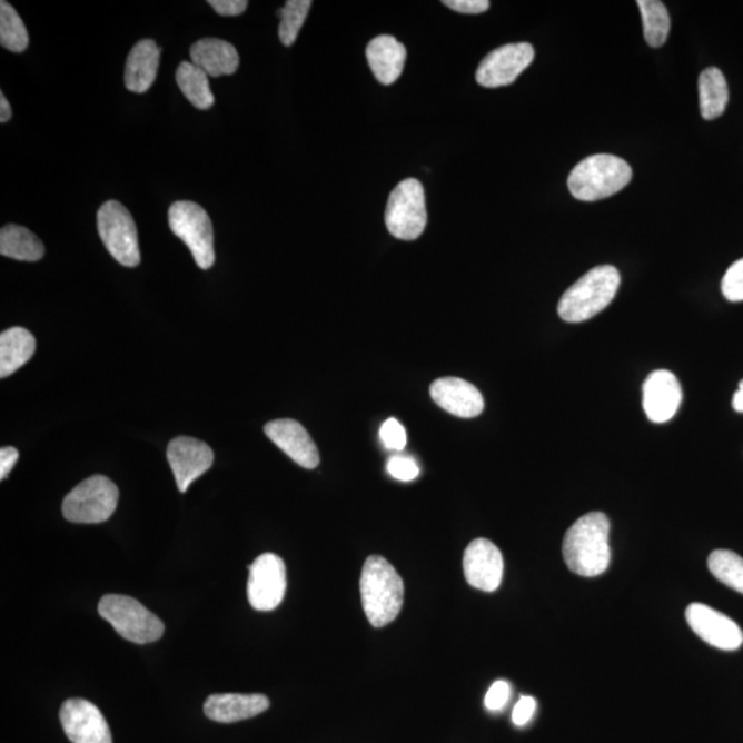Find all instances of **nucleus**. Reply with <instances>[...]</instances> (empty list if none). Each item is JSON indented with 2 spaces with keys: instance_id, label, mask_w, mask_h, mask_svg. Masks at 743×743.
I'll use <instances>...</instances> for the list:
<instances>
[{
  "instance_id": "37",
  "label": "nucleus",
  "mask_w": 743,
  "mask_h": 743,
  "mask_svg": "<svg viewBox=\"0 0 743 743\" xmlns=\"http://www.w3.org/2000/svg\"><path fill=\"white\" fill-rule=\"evenodd\" d=\"M208 4H210L219 16L224 17L240 16L248 8L247 0H210Z\"/></svg>"
},
{
  "instance_id": "36",
  "label": "nucleus",
  "mask_w": 743,
  "mask_h": 743,
  "mask_svg": "<svg viewBox=\"0 0 743 743\" xmlns=\"http://www.w3.org/2000/svg\"><path fill=\"white\" fill-rule=\"evenodd\" d=\"M443 3L463 14H481L491 8V2L487 0H445Z\"/></svg>"
},
{
  "instance_id": "15",
  "label": "nucleus",
  "mask_w": 743,
  "mask_h": 743,
  "mask_svg": "<svg viewBox=\"0 0 743 743\" xmlns=\"http://www.w3.org/2000/svg\"><path fill=\"white\" fill-rule=\"evenodd\" d=\"M464 576L474 588L495 592L502 584L504 561L501 549L486 538L474 539L463 557Z\"/></svg>"
},
{
  "instance_id": "12",
  "label": "nucleus",
  "mask_w": 743,
  "mask_h": 743,
  "mask_svg": "<svg viewBox=\"0 0 743 743\" xmlns=\"http://www.w3.org/2000/svg\"><path fill=\"white\" fill-rule=\"evenodd\" d=\"M60 720L63 733L72 743H112L106 717L89 701L72 699L63 702Z\"/></svg>"
},
{
  "instance_id": "9",
  "label": "nucleus",
  "mask_w": 743,
  "mask_h": 743,
  "mask_svg": "<svg viewBox=\"0 0 743 743\" xmlns=\"http://www.w3.org/2000/svg\"><path fill=\"white\" fill-rule=\"evenodd\" d=\"M97 228L103 246L120 265L141 264L138 231L131 214L119 201L110 200L97 214Z\"/></svg>"
},
{
  "instance_id": "34",
  "label": "nucleus",
  "mask_w": 743,
  "mask_h": 743,
  "mask_svg": "<svg viewBox=\"0 0 743 743\" xmlns=\"http://www.w3.org/2000/svg\"><path fill=\"white\" fill-rule=\"evenodd\" d=\"M511 695L509 684L505 681H497L492 684L485 696V706L487 711L498 712L508 704Z\"/></svg>"
},
{
  "instance_id": "17",
  "label": "nucleus",
  "mask_w": 743,
  "mask_h": 743,
  "mask_svg": "<svg viewBox=\"0 0 743 743\" xmlns=\"http://www.w3.org/2000/svg\"><path fill=\"white\" fill-rule=\"evenodd\" d=\"M429 396L439 408L462 419H473L485 408V400L478 388L458 377L435 380L429 387Z\"/></svg>"
},
{
  "instance_id": "3",
  "label": "nucleus",
  "mask_w": 743,
  "mask_h": 743,
  "mask_svg": "<svg viewBox=\"0 0 743 743\" xmlns=\"http://www.w3.org/2000/svg\"><path fill=\"white\" fill-rule=\"evenodd\" d=\"M621 276L614 266H597L563 294L557 313L566 323H584L605 310L617 295Z\"/></svg>"
},
{
  "instance_id": "39",
  "label": "nucleus",
  "mask_w": 743,
  "mask_h": 743,
  "mask_svg": "<svg viewBox=\"0 0 743 743\" xmlns=\"http://www.w3.org/2000/svg\"><path fill=\"white\" fill-rule=\"evenodd\" d=\"M10 119H11V107L8 101V98H6L2 92V96H0V121H2V123H8Z\"/></svg>"
},
{
  "instance_id": "11",
  "label": "nucleus",
  "mask_w": 743,
  "mask_h": 743,
  "mask_svg": "<svg viewBox=\"0 0 743 743\" xmlns=\"http://www.w3.org/2000/svg\"><path fill=\"white\" fill-rule=\"evenodd\" d=\"M534 60V49L531 43H509L502 46L481 61L477 69L478 85L487 89L508 86L518 79L522 72Z\"/></svg>"
},
{
  "instance_id": "26",
  "label": "nucleus",
  "mask_w": 743,
  "mask_h": 743,
  "mask_svg": "<svg viewBox=\"0 0 743 743\" xmlns=\"http://www.w3.org/2000/svg\"><path fill=\"white\" fill-rule=\"evenodd\" d=\"M176 78L179 89L191 106L201 110L214 106L215 97L208 75L194 62H182L177 69Z\"/></svg>"
},
{
  "instance_id": "14",
  "label": "nucleus",
  "mask_w": 743,
  "mask_h": 743,
  "mask_svg": "<svg viewBox=\"0 0 743 743\" xmlns=\"http://www.w3.org/2000/svg\"><path fill=\"white\" fill-rule=\"evenodd\" d=\"M167 458L179 492L185 493L197 478L211 468L214 452L202 440L177 437L168 445Z\"/></svg>"
},
{
  "instance_id": "32",
  "label": "nucleus",
  "mask_w": 743,
  "mask_h": 743,
  "mask_svg": "<svg viewBox=\"0 0 743 743\" xmlns=\"http://www.w3.org/2000/svg\"><path fill=\"white\" fill-rule=\"evenodd\" d=\"M380 440L388 450H403L406 446V432L397 419L386 420L380 428Z\"/></svg>"
},
{
  "instance_id": "28",
  "label": "nucleus",
  "mask_w": 743,
  "mask_h": 743,
  "mask_svg": "<svg viewBox=\"0 0 743 743\" xmlns=\"http://www.w3.org/2000/svg\"><path fill=\"white\" fill-rule=\"evenodd\" d=\"M0 43L13 53H22L29 44L24 21L6 0L0 2Z\"/></svg>"
},
{
  "instance_id": "27",
  "label": "nucleus",
  "mask_w": 743,
  "mask_h": 743,
  "mask_svg": "<svg viewBox=\"0 0 743 743\" xmlns=\"http://www.w3.org/2000/svg\"><path fill=\"white\" fill-rule=\"evenodd\" d=\"M642 13L644 39L650 48L664 46L671 32V17L665 4L658 0H638Z\"/></svg>"
},
{
  "instance_id": "7",
  "label": "nucleus",
  "mask_w": 743,
  "mask_h": 743,
  "mask_svg": "<svg viewBox=\"0 0 743 743\" xmlns=\"http://www.w3.org/2000/svg\"><path fill=\"white\" fill-rule=\"evenodd\" d=\"M385 220L396 239H419L427 226L426 191L422 182L409 178L396 186L388 197Z\"/></svg>"
},
{
  "instance_id": "8",
  "label": "nucleus",
  "mask_w": 743,
  "mask_h": 743,
  "mask_svg": "<svg viewBox=\"0 0 743 743\" xmlns=\"http://www.w3.org/2000/svg\"><path fill=\"white\" fill-rule=\"evenodd\" d=\"M172 234L181 239L202 270L215 264L212 222L205 208L194 201H177L168 210Z\"/></svg>"
},
{
  "instance_id": "23",
  "label": "nucleus",
  "mask_w": 743,
  "mask_h": 743,
  "mask_svg": "<svg viewBox=\"0 0 743 743\" xmlns=\"http://www.w3.org/2000/svg\"><path fill=\"white\" fill-rule=\"evenodd\" d=\"M37 340L29 330L20 327L6 329L0 335V377L4 379L32 358Z\"/></svg>"
},
{
  "instance_id": "1",
  "label": "nucleus",
  "mask_w": 743,
  "mask_h": 743,
  "mask_svg": "<svg viewBox=\"0 0 743 743\" xmlns=\"http://www.w3.org/2000/svg\"><path fill=\"white\" fill-rule=\"evenodd\" d=\"M608 534L611 522L603 513H590L574 522L563 539V557L567 567L583 577L605 573L612 559Z\"/></svg>"
},
{
  "instance_id": "30",
  "label": "nucleus",
  "mask_w": 743,
  "mask_h": 743,
  "mask_svg": "<svg viewBox=\"0 0 743 743\" xmlns=\"http://www.w3.org/2000/svg\"><path fill=\"white\" fill-rule=\"evenodd\" d=\"M310 0H288L281 10L280 28H278V37H280L284 46H293L298 39L301 27H304L307 16L311 9Z\"/></svg>"
},
{
  "instance_id": "22",
  "label": "nucleus",
  "mask_w": 743,
  "mask_h": 743,
  "mask_svg": "<svg viewBox=\"0 0 743 743\" xmlns=\"http://www.w3.org/2000/svg\"><path fill=\"white\" fill-rule=\"evenodd\" d=\"M190 57L195 66L212 78L234 75L240 66V56L235 46L220 39L199 40L191 46Z\"/></svg>"
},
{
  "instance_id": "33",
  "label": "nucleus",
  "mask_w": 743,
  "mask_h": 743,
  "mask_svg": "<svg viewBox=\"0 0 743 743\" xmlns=\"http://www.w3.org/2000/svg\"><path fill=\"white\" fill-rule=\"evenodd\" d=\"M387 472L393 478L410 482L419 477L420 468L412 457L394 456L387 463Z\"/></svg>"
},
{
  "instance_id": "4",
  "label": "nucleus",
  "mask_w": 743,
  "mask_h": 743,
  "mask_svg": "<svg viewBox=\"0 0 743 743\" xmlns=\"http://www.w3.org/2000/svg\"><path fill=\"white\" fill-rule=\"evenodd\" d=\"M632 168L613 155H594L579 161L568 176V190L577 200L607 199L631 182Z\"/></svg>"
},
{
  "instance_id": "29",
  "label": "nucleus",
  "mask_w": 743,
  "mask_h": 743,
  "mask_svg": "<svg viewBox=\"0 0 743 743\" xmlns=\"http://www.w3.org/2000/svg\"><path fill=\"white\" fill-rule=\"evenodd\" d=\"M707 567L720 583L743 594V557L729 549L713 551Z\"/></svg>"
},
{
  "instance_id": "38",
  "label": "nucleus",
  "mask_w": 743,
  "mask_h": 743,
  "mask_svg": "<svg viewBox=\"0 0 743 743\" xmlns=\"http://www.w3.org/2000/svg\"><path fill=\"white\" fill-rule=\"evenodd\" d=\"M19 450L11 448V446L0 449V479L8 478L11 469L19 462Z\"/></svg>"
},
{
  "instance_id": "13",
  "label": "nucleus",
  "mask_w": 743,
  "mask_h": 743,
  "mask_svg": "<svg viewBox=\"0 0 743 743\" xmlns=\"http://www.w3.org/2000/svg\"><path fill=\"white\" fill-rule=\"evenodd\" d=\"M690 628L702 641L719 650L734 652L743 643V632L735 621L702 603H691L686 611Z\"/></svg>"
},
{
  "instance_id": "5",
  "label": "nucleus",
  "mask_w": 743,
  "mask_h": 743,
  "mask_svg": "<svg viewBox=\"0 0 743 743\" xmlns=\"http://www.w3.org/2000/svg\"><path fill=\"white\" fill-rule=\"evenodd\" d=\"M98 613L126 641L147 644L159 641L165 624L137 600L126 595H106L98 603Z\"/></svg>"
},
{
  "instance_id": "24",
  "label": "nucleus",
  "mask_w": 743,
  "mask_h": 743,
  "mask_svg": "<svg viewBox=\"0 0 743 743\" xmlns=\"http://www.w3.org/2000/svg\"><path fill=\"white\" fill-rule=\"evenodd\" d=\"M0 254L21 262H38L43 258L44 246L31 230L8 225L0 230Z\"/></svg>"
},
{
  "instance_id": "31",
  "label": "nucleus",
  "mask_w": 743,
  "mask_h": 743,
  "mask_svg": "<svg viewBox=\"0 0 743 743\" xmlns=\"http://www.w3.org/2000/svg\"><path fill=\"white\" fill-rule=\"evenodd\" d=\"M722 293L725 299L734 301V304L743 301V258L736 260L725 271L722 281Z\"/></svg>"
},
{
  "instance_id": "19",
  "label": "nucleus",
  "mask_w": 743,
  "mask_h": 743,
  "mask_svg": "<svg viewBox=\"0 0 743 743\" xmlns=\"http://www.w3.org/2000/svg\"><path fill=\"white\" fill-rule=\"evenodd\" d=\"M270 700L264 694H212L205 702L208 719L218 723H236L269 710Z\"/></svg>"
},
{
  "instance_id": "35",
  "label": "nucleus",
  "mask_w": 743,
  "mask_h": 743,
  "mask_svg": "<svg viewBox=\"0 0 743 743\" xmlns=\"http://www.w3.org/2000/svg\"><path fill=\"white\" fill-rule=\"evenodd\" d=\"M537 710V702L533 696H521L518 704L515 705L513 712V722L518 727H524L534 716Z\"/></svg>"
},
{
  "instance_id": "18",
  "label": "nucleus",
  "mask_w": 743,
  "mask_h": 743,
  "mask_svg": "<svg viewBox=\"0 0 743 743\" xmlns=\"http://www.w3.org/2000/svg\"><path fill=\"white\" fill-rule=\"evenodd\" d=\"M265 434L273 444L278 446L300 467L315 469L319 464V453L315 440L300 423L293 419H280L267 423Z\"/></svg>"
},
{
  "instance_id": "20",
  "label": "nucleus",
  "mask_w": 743,
  "mask_h": 743,
  "mask_svg": "<svg viewBox=\"0 0 743 743\" xmlns=\"http://www.w3.org/2000/svg\"><path fill=\"white\" fill-rule=\"evenodd\" d=\"M161 51L153 40L145 39L133 46L127 57L125 83L127 90L143 95L158 77Z\"/></svg>"
},
{
  "instance_id": "40",
  "label": "nucleus",
  "mask_w": 743,
  "mask_h": 743,
  "mask_svg": "<svg viewBox=\"0 0 743 743\" xmlns=\"http://www.w3.org/2000/svg\"><path fill=\"white\" fill-rule=\"evenodd\" d=\"M733 408L743 414V380L740 383L739 392L734 394Z\"/></svg>"
},
{
  "instance_id": "2",
  "label": "nucleus",
  "mask_w": 743,
  "mask_h": 743,
  "mask_svg": "<svg viewBox=\"0 0 743 743\" xmlns=\"http://www.w3.org/2000/svg\"><path fill=\"white\" fill-rule=\"evenodd\" d=\"M359 588L371 626L383 628L398 617L404 605V579L385 557L374 555L365 561Z\"/></svg>"
},
{
  "instance_id": "10",
  "label": "nucleus",
  "mask_w": 743,
  "mask_h": 743,
  "mask_svg": "<svg viewBox=\"0 0 743 743\" xmlns=\"http://www.w3.org/2000/svg\"><path fill=\"white\" fill-rule=\"evenodd\" d=\"M286 590L287 571L280 556L264 554L249 566L247 592L255 611H275L281 605Z\"/></svg>"
},
{
  "instance_id": "25",
  "label": "nucleus",
  "mask_w": 743,
  "mask_h": 743,
  "mask_svg": "<svg viewBox=\"0 0 743 743\" xmlns=\"http://www.w3.org/2000/svg\"><path fill=\"white\" fill-rule=\"evenodd\" d=\"M700 107L702 118L715 120L724 113L729 103V86L717 68H707L700 75Z\"/></svg>"
},
{
  "instance_id": "16",
  "label": "nucleus",
  "mask_w": 743,
  "mask_h": 743,
  "mask_svg": "<svg viewBox=\"0 0 743 743\" xmlns=\"http://www.w3.org/2000/svg\"><path fill=\"white\" fill-rule=\"evenodd\" d=\"M682 387L670 370H654L643 385V408L648 420L663 425L676 415L682 404Z\"/></svg>"
},
{
  "instance_id": "21",
  "label": "nucleus",
  "mask_w": 743,
  "mask_h": 743,
  "mask_svg": "<svg viewBox=\"0 0 743 743\" xmlns=\"http://www.w3.org/2000/svg\"><path fill=\"white\" fill-rule=\"evenodd\" d=\"M368 63L375 78L382 85H393L403 75L406 49L396 38L382 34L370 40L367 48Z\"/></svg>"
},
{
  "instance_id": "6",
  "label": "nucleus",
  "mask_w": 743,
  "mask_h": 743,
  "mask_svg": "<svg viewBox=\"0 0 743 743\" xmlns=\"http://www.w3.org/2000/svg\"><path fill=\"white\" fill-rule=\"evenodd\" d=\"M118 502V486L103 475H95L63 498V518L73 524H102L113 515Z\"/></svg>"
}]
</instances>
